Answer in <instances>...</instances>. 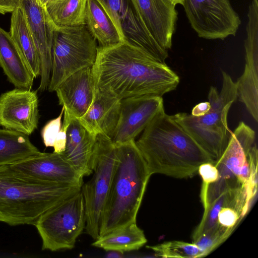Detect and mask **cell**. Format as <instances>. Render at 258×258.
Returning <instances> with one entry per match:
<instances>
[{
  "mask_svg": "<svg viewBox=\"0 0 258 258\" xmlns=\"http://www.w3.org/2000/svg\"><path fill=\"white\" fill-rule=\"evenodd\" d=\"M230 235L227 231L216 226L200 235L193 241L199 248L201 257L205 256L224 242Z\"/></svg>",
  "mask_w": 258,
  "mask_h": 258,
  "instance_id": "obj_29",
  "label": "cell"
},
{
  "mask_svg": "<svg viewBox=\"0 0 258 258\" xmlns=\"http://www.w3.org/2000/svg\"><path fill=\"white\" fill-rule=\"evenodd\" d=\"M182 5L191 27L203 38L235 36L241 23L229 0H183Z\"/></svg>",
  "mask_w": 258,
  "mask_h": 258,
  "instance_id": "obj_9",
  "label": "cell"
},
{
  "mask_svg": "<svg viewBox=\"0 0 258 258\" xmlns=\"http://www.w3.org/2000/svg\"><path fill=\"white\" fill-rule=\"evenodd\" d=\"M220 91L211 86L208 98L211 107L205 114L195 116L179 112L171 116L216 162L220 158L229 141L231 131L227 116L232 104L237 99L236 84L231 76L222 71Z\"/></svg>",
  "mask_w": 258,
  "mask_h": 258,
  "instance_id": "obj_5",
  "label": "cell"
},
{
  "mask_svg": "<svg viewBox=\"0 0 258 258\" xmlns=\"http://www.w3.org/2000/svg\"><path fill=\"white\" fill-rule=\"evenodd\" d=\"M0 67L16 88L31 89L34 77L9 32L0 27Z\"/></svg>",
  "mask_w": 258,
  "mask_h": 258,
  "instance_id": "obj_21",
  "label": "cell"
},
{
  "mask_svg": "<svg viewBox=\"0 0 258 258\" xmlns=\"http://www.w3.org/2000/svg\"><path fill=\"white\" fill-rule=\"evenodd\" d=\"M210 107L211 105L209 101L199 103L194 107L191 114L195 116L203 115L209 111Z\"/></svg>",
  "mask_w": 258,
  "mask_h": 258,
  "instance_id": "obj_34",
  "label": "cell"
},
{
  "mask_svg": "<svg viewBox=\"0 0 258 258\" xmlns=\"http://www.w3.org/2000/svg\"><path fill=\"white\" fill-rule=\"evenodd\" d=\"M64 109V108L62 106L58 116L47 122L42 129L41 137L43 143L46 147L53 146L55 140L61 128V120Z\"/></svg>",
  "mask_w": 258,
  "mask_h": 258,
  "instance_id": "obj_30",
  "label": "cell"
},
{
  "mask_svg": "<svg viewBox=\"0 0 258 258\" xmlns=\"http://www.w3.org/2000/svg\"><path fill=\"white\" fill-rule=\"evenodd\" d=\"M9 33L34 78L40 75V61L21 7L12 13Z\"/></svg>",
  "mask_w": 258,
  "mask_h": 258,
  "instance_id": "obj_22",
  "label": "cell"
},
{
  "mask_svg": "<svg viewBox=\"0 0 258 258\" xmlns=\"http://www.w3.org/2000/svg\"><path fill=\"white\" fill-rule=\"evenodd\" d=\"M116 27L123 42L137 47L162 63L168 51L155 40L146 26L134 0H97Z\"/></svg>",
  "mask_w": 258,
  "mask_h": 258,
  "instance_id": "obj_10",
  "label": "cell"
},
{
  "mask_svg": "<svg viewBox=\"0 0 258 258\" xmlns=\"http://www.w3.org/2000/svg\"><path fill=\"white\" fill-rule=\"evenodd\" d=\"M120 101L106 93L95 90L90 107L78 119L95 137L102 134L111 139L118 120Z\"/></svg>",
  "mask_w": 258,
  "mask_h": 258,
  "instance_id": "obj_18",
  "label": "cell"
},
{
  "mask_svg": "<svg viewBox=\"0 0 258 258\" xmlns=\"http://www.w3.org/2000/svg\"><path fill=\"white\" fill-rule=\"evenodd\" d=\"M237 203H242L248 207L249 206L250 198L246 186L242 185L222 195L204 210L202 219L193 233V241L200 235L216 226L218 214L222 207Z\"/></svg>",
  "mask_w": 258,
  "mask_h": 258,
  "instance_id": "obj_27",
  "label": "cell"
},
{
  "mask_svg": "<svg viewBox=\"0 0 258 258\" xmlns=\"http://www.w3.org/2000/svg\"><path fill=\"white\" fill-rule=\"evenodd\" d=\"M39 2L45 7V6L49 3L51 0H38Z\"/></svg>",
  "mask_w": 258,
  "mask_h": 258,
  "instance_id": "obj_37",
  "label": "cell"
},
{
  "mask_svg": "<svg viewBox=\"0 0 258 258\" xmlns=\"http://www.w3.org/2000/svg\"><path fill=\"white\" fill-rule=\"evenodd\" d=\"M255 133L249 126L241 121L231 132L227 145L220 158L216 162L219 177L217 181L229 190L242 185L238 175L242 166L249 159L253 147L256 145Z\"/></svg>",
  "mask_w": 258,
  "mask_h": 258,
  "instance_id": "obj_15",
  "label": "cell"
},
{
  "mask_svg": "<svg viewBox=\"0 0 258 258\" xmlns=\"http://www.w3.org/2000/svg\"><path fill=\"white\" fill-rule=\"evenodd\" d=\"M39 117L37 91L16 88L0 96V125L4 128L29 136Z\"/></svg>",
  "mask_w": 258,
  "mask_h": 258,
  "instance_id": "obj_12",
  "label": "cell"
},
{
  "mask_svg": "<svg viewBox=\"0 0 258 258\" xmlns=\"http://www.w3.org/2000/svg\"><path fill=\"white\" fill-rule=\"evenodd\" d=\"M115 145L116 165L101 216L99 236L136 222L151 175L135 140Z\"/></svg>",
  "mask_w": 258,
  "mask_h": 258,
  "instance_id": "obj_3",
  "label": "cell"
},
{
  "mask_svg": "<svg viewBox=\"0 0 258 258\" xmlns=\"http://www.w3.org/2000/svg\"><path fill=\"white\" fill-rule=\"evenodd\" d=\"M163 110L162 97L145 95L121 100L118 120L111 140L115 144L135 140Z\"/></svg>",
  "mask_w": 258,
  "mask_h": 258,
  "instance_id": "obj_11",
  "label": "cell"
},
{
  "mask_svg": "<svg viewBox=\"0 0 258 258\" xmlns=\"http://www.w3.org/2000/svg\"><path fill=\"white\" fill-rule=\"evenodd\" d=\"M95 138L78 118L72 116L67 130L65 149L61 153L83 176L93 172L91 158Z\"/></svg>",
  "mask_w": 258,
  "mask_h": 258,
  "instance_id": "obj_20",
  "label": "cell"
},
{
  "mask_svg": "<svg viewBox=\"0 0 258 258\" xmlns=\"http://www.w3.org/2000/svg\"><path fill=\"white\" fill-rule=\"evenodd\" d=\"M146 242L144 231L135 222L99 236L92 245L106 251L115 250L124 253L138 250Z\"/></svg>",
  "mask_w": 258,
  "mask_h": 258,
  "instance_id": "obj_25",
  "label": "cell"
},
{
  "mask_svg": "<svg viewBox=\"0 0 258 258\" xmlns=\"http://www.w3.org/2000/svg\"><path fill=\"white\" fill-rule=\"evenodd\" d=\"M109 252L107 254V257H122L123 255V252L115 251L109 250Z\"/></svg>",
  "mask_w": 258,
  "mask_h": 258,
  "instance_id": "obj_35",
  "label": "cell"
},
{
  "mask_svg": "<svg viewBox=\"0 0 258 258\" xmlns=\"http://www.w3.org/2000/svg\"><path fill=\"white\" fill-rule=\"evenodd\" d=\"M21 0H0V14L12 13L20 7Z\"/></svg>",
  "mask_w": 258,
  "mask_h": 258,
  "instance_id": "obj_33",
  "label": "cell"
},
{
  "mask_svg": "<svg viewBox=\"0 0 258 258\" xmlns=\"http://www.w3.org/2000/svg\"><path fill=\"white\" fill-rule=\"evenodd\" d=\"M244 71L236 82L237 98L245 106L252 118L258 121V33H247Z\"/></svg>",
  "mask_w": 258,
  "mask_h": 258,
  "instance_id": "obj_19",
  "label": "cell"
},
{
  "mask_svg": "<svg viewBox=\"0 0 258 258\" xmlns=\"http://www.w3.org/2000/svg\"><path fill=\"white\" fill-rule=\"evenodd\" d=\"M22 8L40 61V82L38 90L48 86L52 70V47L55 27L38 0H21Z\"/></svg>",
  "mask_w": 258,
  "mask_h": 258,
  "instance_id": "obj_14",
  "label": "cell"
},
{
  "mask_svg": "<svg viewBox=\"0 0 258 258\" xmlns=\"http://www.w3.org/2000/svg\"><path fill=\"white\" fill-rule=\"evenodd\" d=\"M92 71L95 90L120 100L145 95L162 97L179 83V76L166 63L124 42L97 47Z\"/></svg>",
  "mask_w": 258,
  "mask_h": 258,
  "instance_id": "obj_1",
  "label": "cell"
},
{
  "mask_svg": "<svg viewBox=\"0 0 258 258\" xmlns=\"http://www.w3.org/2000/svg\"><path fill=\"white\" fill-rule=\"evenodd\" d=\"M16 172L34 179L51 183L83 184L84 176L62 153H42L9 165Z\"/></svg>",
  "mask_w": 258,
  "mask_h": 258,
  "instance_id": "obj_13",
  "label": "cell"
},
{
  "mask_svg": "<svg viewBox=\"0 0 258 258\" xmlns=\"http://www.w3.org/2000/svg\"><path fill=\"white\" fill-rule=\"evenodd\" d=\"M175 6L177 4L182 5L183 0H170Z\"/></svg>",
  "mask_w": 258,
  "mask_h": 258,
  "instance_id": "obj_36",
  "label": "cell"
},
{
  "mask_svg": "<svg viewBox=\"0 0 258 258\" xmlns=\"http://www.w3.org/2000/svg\"><path fill=\"white\" fill-rule=\"evenodd\" d=\"M96 40L85 24L55 28L52 47L51 76L49 92L73 74L92 68L96 60Z\"/></svg>",
  "mask_w": 258,
  "mask_h": 258,
  "instance_id": "obj_6",
  "label": "cell"
},
{
  "mask_svg": "<svg viewBox=\"0 0 258 258\" xmlns=\"http://www.w3.org/2000/svg\"><path fill=\"white\" fill-rule=\"evenodd\" d=\"M85 24L97 40L105 47L123 42L113 21L97 0H87L85 11Z\"/></svg>",
  "mask_w": 258,
  "mask_h": 258,
  "instance_id": "obj_23",
  "label": "cell"
},
{
  "mask_svg": "<svg viewBox=\"0 0 258 258\" xmlns=\"http://www.w3.org/2000/svg\"><path fill=\"white\" fill-rule=\"evenodd\" d=\"M81 190L77 184L44 182L0 166V222L35 226L45 212Z\"/></svg>",
  "mask_w": 258,
  "mask_h": 258,
  "instance_id": "obj_4",
  "label": "cell"
},
{
  "mask_svg": "<svg viewBox=\"0 0 258 258\" xmlns=\"http://www.w3.org/2000/svg\"><path fill=\"white\" fill-rule=\"evenodd\" d=\"M149 31L168 51L175 29L178 13L170 0H134Z\"/></svg>",
  "mask_w": 258,
  "mask_h": 258,
  "instance_id": "obj_16",
  "label": "cell"
},
{
  "mask_svg": "<svg viewBox=\"0 0 258 258\" xmlns=\"http://www.w3.org/2000/svg\"><path fill=\"white\" fill-rule=\"evenodd\" d=\"M41 152L22 133L0 128V166L10 165Z\"/></svg>",
  "mask_w": 258,
  "mask_h": 258,
  "instance_id": "obj_24",
  "label": "cell"
},
{
  "mask_svg": "<svg viewBox=\"0 0 258 258\" xmlns=\"http://www.w3.org/2000/svg\"><path fill=\"white\" fill-rule=\"evenodd\" d=\"M155 254L162 257L197 258L201 257V252L194 243L181 241H170L156 245L147 246Z\"/></svg>",
  "mask_w": 258,
  "mask_h": 258,
  "instance_id": "obj_28",
  "label": "cell"
},
{
  "mask_svg": "<svg viewBox=\"0 0 258 258\" xmlns=\"http://www.w3.org/2000/svg\"><path fill=\"white\" fill-rule=\"evenodd\" d=\"M81 190L43 214L35 226L41 238L42 249L52 251L71 249L86 226Z\"/></svg>",
  "mask_w": 258,
  "mask_h": 258,
  "instance_id": "obj_8",
  "label": "cell"
},
{
  "mask_svg": "<svg viewBox=\"0 0 258 258\" xmlns=\"http://www.w3.org/2000/svg\"><path fill=\"white\" fill-rule=\"evenodd\" d=\"M55 91L64 110L72 116L80 118L87 111L94 97L95 84L92 68L83 69L69 76Z\"/></svg>",
  "mask_w": 258,
  "mask_h": 258,
  "instance_id": "obj_17",
  "label": "cell"
},
{
  "mask_svg": "<svg viewBox=\"0 0 258 258\" xmlns=\"http://www.w3.org/2000/svg\"><path fill=\"white\" fill-rule=\"evenodd\" d=\"M198 171L203 181L201 190L205 189L209 184L216 181L219 177L218 169L213 162L203 163L200 165Z\"/></svg>",
  "mask_w": 258,
  "mask_h": 258,
  "instance_id": "obj_31",
  "label": "cell"
},
{
  "mask_svg": "<svg viewBox=\"0 0 258 258\" xmlns=\"http://www.w3.org/2000/svg\"><path fill=\"white\" fill-rule=\"evenodd\" d=\"M64 117L61 128L55 140L53 148L54 152L61 153L64 151L66 140L67 132L68 126L70 123L72 116L64 110Z\"/></svg>",
  "mask_w": 258,
  "mask_h": 258,
  "instance_id": "obj_32",
  "label": "cell"
},
{
  "mask_svg": "<svg viewBox=\"0 0 258 258\" xmlns=\"http://www.w3.org/2000/svg\"><path fill=\"white\" fill-rule=\"evenodd\" d=\"M87 0H51L45 6L55 28L85 24Z\"/></svg>",
  "mask_w": 258,
  "mask_h": 258,
  "instance_id": "obj_26",
  "label": "cell"
},
{
  "mask_svg": "<svg viewBox=\"0 0 258 258\" xmlns=\"http://www.w3.org/2000/svg\"><path fill=\"white\" fill-rule=\"evenodd\" d=\"M116 162L115 145L109 138L102 134L97 135L91 158L93 176L81 187L85 208V229L95 240L99 237L101 216Z\"/></svg>",
  "mask_w": 258,
  "mask_h": 258,
  "instance_id": "obj_7",
  "label": "cell"
},
{
  "mask_svg": "<svg viewBox=\"0 0 258 258\" xmlns=\"http://www.w3.org/2000/svg\"><path fill=\"white\" fill-rule=\"evenodd\" d=\"M135 143L151 175L187 178L196 173L203 163H215L165 110L153 119Z\"/></svg>",
  "mask_w": 258,
  "mask_h": 258,
  "instance_id": "obj_2",
  "label": "cell"
}]
</instances>
